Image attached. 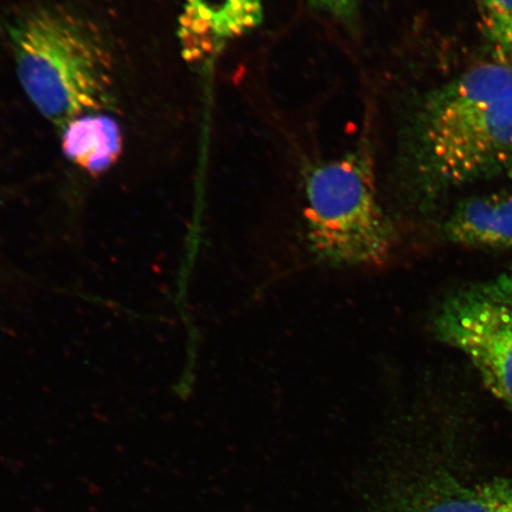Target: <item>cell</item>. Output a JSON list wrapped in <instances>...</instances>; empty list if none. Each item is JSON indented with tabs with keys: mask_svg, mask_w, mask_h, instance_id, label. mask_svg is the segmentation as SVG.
I'll return each instance as SVG.
<instances>
[{
	"mask_svg": "<svg viewBox=\"0 0 512 512\" xmlns=\"http://www.w3.org/2000/svg\"><path fill=\"white\" fill-rule=\"evenodd\" d=\"M413 166L427 194L512 170V66L488 62L435 89L420 107Z\"/></svg>",
	"mask_w": 512,
	"mask_h": 512,
	"instance_id": "obj_1",
	"label": "cell"
},
{
	"mask_svg": "<svg viewBox=\"0 0 512 512\" xmlns=\"http://www.w3.org/2000/svg\"><path fill=\"white\" fill-rule=\"evenodd\" d=\"M16 73L31 104L62 130L112 101V67L104 44L64 10H31L11 25Z\"/></svg>",
	"mask_w": 512,
	"mask_h": 512,
	"instance_id": "obj_2",
	"label": "cell"
},
{
	"mask_svg": "<svg viewBox=\"0 0 512 512\" xmlns=\"http://www.w3.org/2000/svg\"><path fill=\"white\" fill-rule=\"evenodd\" d=\"M304 215L307 247L324 266H380L394 251L395 228L381 206L373 162L361 149L307 172Z\"/></svg>",
	"mask_w": 512,
	"mask_h": 512,
	"instance_id": "obj_3",
	"label": "cell"
},
{
	"mask_svg": "<svg viewBox=\"0 0 512 512\" xmlns=\"http://www.w3.org/2000/svg\"><path fill=\"white\" fill-rule=\"evenodd\" d=\"M431 331L462 352L512 413V270L448 294L432 313Z\"/></svg>",
	"mask_w": 512,
	"mask_h": 512,
	"instance_id": "obj_4",
	"label": "cell"
},
{
	"mask_svg": "<svg viewBox=\"0 0 512 512\" xmlns=\"http://www.w3.org/2000/svg\"><path fill=\"white\" fill-rule=\"evenodd\" d=\"M369 512H512V479L465 483L441 475L396 480Z\"/></svg>",
	"mask_w": 512,
	"mask_h": 512,
	"instance_id": "obj_5",
	"label": "cell"
},
{
	"mask_svg": "<svg viewBox=\"0 0 512 512\" xmlns=\"http://www.w3.org/2000/svg\"><path fill=\"white\" fill-rule=\"evenodd\" d=\"M265 0H183L178 38L185 60L208 61L260 27Z\"/></svg>",
	"mask_w": 512,
	"mask_h": 512,
	"instance_id": "obj_6",
	"label": "cell"
},
{
	"mask_svg": "<svg viewBox=\"0 0 512 512\" xmlns=\"http://www.w3.org/2000/svg\"><path fill=\"white\" fill-rule=\"evenodd\" d=\"M445 238L473 249H512V191L460 202L445 222Z\"/></svg>",
	"mask_w": 512,
	"mask_h": 512,
	"instance_id": "obj_7",
	"label": "cell"
},
{
	"mask_svg": "<svg viewBox=\"0 0 512 512\" xmlns=\"http://www.w3.org/2000/svg\"><path fill=\"white\" fill-rule=\"evenodd\" d=\"M62 149L69 162L92 175L110 170L123 153V131L111 115H81L61 130Z\"/></svg>",
	"mask_w": 512,
	"mask_h": 512,
	"instance_id": "obj_8",
	"label": "cell"
},
{
	"mask_svg": "<svg viewBox=\"0 0 512 512\" xmlns=\"http://www.w3.org/2000/svg\"><path fill=\"white\" fill-rule=\"evenodd\" d=\"M313 8L325 12L339 21L352 23L358 14L360 0H307Z\"/></svg>",
	"mask_w": 512,
	"mask_h": 512,
	"instance_id": "obj_9",
	"label": "cell"
},
{
	"mask_svg": "<svg viewBox=\"0 0 512 512\" xmlns=\"http://www.w3.org/2000/svg\"><path fill=\"white\" fill-rule=\"evenodd\" d=\"M485 28L512 21V0H480Z\"/></svg>",
	"mask_w": 512,
	"mask_h": 512,
	"instance_id": "obj_10",
	"label": "cell"
},
{
	"mask_svg": "<svg viewBox=\"0 0 512 512\" xmlns=\"http://www.w3.org/2000/svg\"><path fill=\"white\" fill-rule=\"evenodd\" d=\"M486 30H488L492 40L496 41L499 46L511 51L512 53V21L495 25V27H491Z\"/></svg>",
	"mask_w": 512,
	"mask_h": 512,
	"instance_id": "obj_11",
	"label": "cell"
}]
</instances>
